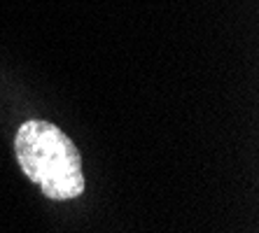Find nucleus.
<instances>
[{"mask_svg":"<svg viewBox=\"0 0 259 233\" xmlns=\"http://www.w3.org/2000/svg\"><path fill=\"white\" fill-rule=\"evenodd\" d=\"M21 170L52 201H70L84 192L77 147L49 121L30 119L19 126L14 140Z\"/></svg>","mask_w":259,"mask_h":233,"instance_id":"obj_1","label":"nucleus"}]
</instances>
